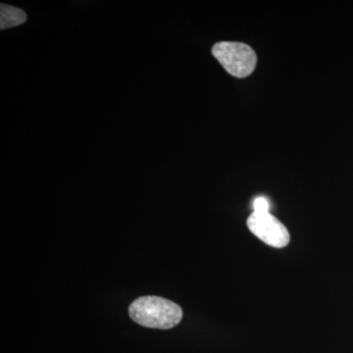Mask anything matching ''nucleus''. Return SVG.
Returning a JSON list of instances; mask_svg holds the SVG:
<instances>
[{"mask_svg": "<svg viewBox=\"0 0 353 353\" xmlns=\"http://www.w3.org/2000/svg\"><path fill=\"white\" fill-rule=\"evenodd\" d=\"M129 315L132 321L145 328L169 330L181 322L183 310L169 299L145 296L130 304Z\"/></svg>", "mask_w": 353, "mask_h": 353, "instance_id": "nucleus-1", "label": "nucleus"}, {"mask_svg": "<svg viewBox=\"0 0 353 353\" xmlns=\"http://www.w3.org/2000/svg\"><path fill=\"white\" fill-rule=\"evenodd\" d=\"M269 208H270V205H269V202L265 197H257L253 202L254 212L267 213L269 212Z\"/></svg>", "mask_w": 353, "mask_h": 353, "instance_id": "nucleus-5", "label": "nucleus"}, {"mask_svg": "<svg viewBox=\"0 0 353 353\" xmlns=\"http://www.w3.org/2000/svg\"><path fill=\"white\" fill-rule=\"evenodd\" d=\"M212 54L228 73L245 78L254 71L257 63L255 51L248 44L236 41H220L212 48Z\"/></svg>", "mask_w": 353, "mask_h": 353, "instance_id": "nucleus-2", "label": "nucleus"}, {"mask_svg": "<svg viewBox=\"0 0 353 353\" xmlns=\"http://www.w3.org/2000/svg\"><path fill=\"white\" fill-rule=\"evenodd\" d=\"M27 15L22 9L1 3L0 6V29L6 30L23 24Z\"/></svg>", "mask_w": 353, "mask_h": 353, "instance_id": "nucleus-4", "label": "nucleus"}, {"mask_svg": "<svg viewBox=\"0 0 353 353\" xmlns=\"http://www.w3.org/2000/svg\"><path fill=\"white\" fill-rule=\"evenodd\" d=\"M248 229L259 240L273 248H285L290 243L289 231L285 225L270 212H254L246 221Z\"/></svg>", "mask_w": 353, "mask_h": 353, "instance_id": "nucleus-3", "label": "nucleus"}]
</instances>
